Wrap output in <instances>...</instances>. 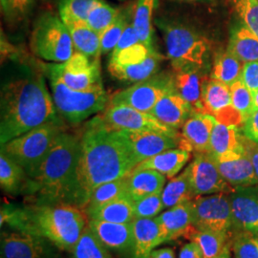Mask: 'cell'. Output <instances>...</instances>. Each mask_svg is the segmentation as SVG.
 <instances>
[{
    "mask_svg": "<svg viewBox=\"0 0 258 258\" xmlns=\"http://www.w3.org/2000/svg\"><path fill=\"white\" fill-rule=\"evenodd\" d=\"M137 165L121 131L110 127L102 116L94 117L81 136L75 205L84 210L99 185L128 175Z\"/></svg>",
    "mask_w": 258,
    "mask_h": 258,
    "instance_id": "obj_1",
    "label": "cell"
},
{
    "mask_svg": "<svg viewBox=\"0 0 258 258\" xmlns=\"http://www.w3.org/2000/svg\"><path fill=\"white\" fill-rule=\"evenodd\" d=\"M44 71L19 64L1 84V146L44 123L60 120L47 87Z\"/></svg>",
    "mask_w": 258,
    "mask_h": 258,
    "instance_id": "obj_2",
    "label": "cell"
},
{
    "mask_svg": "<svg viewBox=\"0 0 258 258\" xmlns=\"http://www.w3.org/2000/svg\"><path fill=\"white\" fill-rule=\"evenodd\" d=\"M84 210L71 204H3L0 226L40 236L60 250L71 251L88 226Z\"/></svg>",
    "mask_w": 258,
    "mask_h": 258,
    "instance_id": "obj_3",
    "label": "cell"
},
{
    "mask_svg": "<svg viewBox=\"0 0 258 258\" xmlns=\"http://www.w3.org/2000/svg\"><path fill=\"white\" fill-rule=\"evenodd\" d=\"M81 137L63 130L46 155L28 172L27 195L34 203L75 205ZM76 206V205H75Z\"/></svg>",
    "mask_w": 258,
    "mask_h": 258,
    "instance_id": "obj_4",
    "label": "cell"
},
{
    "mask_svg": "<svg viewBox=\"0 0 258 258\" xmlns=\"http://www.w3.org/2000/svg\"><path fill=\"white\" fill-rule=\"evenodd\" d=\"M154 22L163 35L167 56L176 73L202 71L210 54L207 37L177 20L159 18Z\"/></svg>",
    "mask_w": 258,
    "mask_h": 258,
    "instance_id": "obj_5",
    "label": "cell"
},
{
    "mask_svg": "<svg viewBox=\"0 0 258 258\" xmlns=\"http://www.w3.org/2000/svg\"><path fill=\"white\" fill-rule=\"evenodd\" d=\"M49 80L57 113L66 121L77 124L105 109L110 98L103 87L90 91H77L65 84L53 63L43 67Z\"/></svg>",
    "mask_w": 258,
    "mask_h": 258,
    "instance_id": "obj_6",
    "label": "cell"
},
{
    "mask_svg": "<svg viewBox=\"0 0 258 258\" xmlns=\"http://www.w3.org/2000/svg\"><path fill=\"white\" fill-rule=\"evenodd\" d=\"M31 49L37 57L52 63H63L75 53L68 28L52 13L40 15L34 23Z\"/></svg>",
    "mask_w": 258,
    "mask_h": 258,
    "instance_id": "obj_7",
    "label": "cell"
},
{
    "mask_svg": "<svg viewBox=\"0 0 258 258\" xmlns=\"http://www.w3.org/2000/svg\"><path fill=\"white\" fill-rule=\"evenodd\" d=\"M63 130L61 120L47 122L2 145L1 153L23 167L28 173L40 163Z\"/></svg>",
    "mask_w": 258,
    "mask_h": 258,
    "instance_id": "obj_8",
    "label": "cell"
},
{
    "mask_svg": "<svg viewBox=\"0 0 258 258\" xmlns=\"http://www.w3.org/2000/svg\"><path fill=\"white\" fill-rule=\"evenodd\" d=\"M175 88V80L170 74L157 73L145 81L134 83L126 89L115 93L109 105H127L149 113L166 93Z\"/></svg>",
    "mask_w": 258,
    "mask_h": 258,
    "instance_id": "obj_9",
    "label": "cell"
},
{
    "mask_svg": "<svg viewBox=\"0 0 258 258\" xmlns=\"http://www.w3.org/2000/svg\"><path fill=\"white\" fill-rule=\"evenodd\" d=\"M192 224L197 230L230 233L234 228L230 194L195 197L192 200Z\"/></svg>",
    "mask_w": 258,
    "mask_h": 258,
    "instance_id": "obj_10",
    "label": "cell"
},
{
    "mask_svg": "<svg viewBox=\"0 0 258 258\" xmlns=\"http://www.w3.org/2000/svg\"><path fill=\"white\" fill-rule=\"evenodd\" d=\"M61 81L71 89L90 91L103 87L99 57H90L80 52L63 63H53Z\"/></svg>",
    "mask_w": 258,
    "mask_h": 258,
    "instance_id": "obj_11",
    "label": "cell"
},
{
    "mask_svg": "<svg viewBox=\"0 0 258 258\" xmlns=\"http://www.w3.org/2000/svg\"><path fill=\"white\" fill-rule=\"evenodd\" d=\"M102 118L110 127L117 130L158 132L178 140L180 136L178 130L166 126L152 114L127 105H108Z\"/></svg>",
    "mask_w": 258,
    "mask_h": 258,
    "instance_id": "obj_12",
    "label": "cell"
},
{
    "mask_svg": "<svg viewBox=\"0 0 258 258\" xmlns=\"http://www.w3.org/2000/svg\"><path fill=\"white\" fill-rule=\"evenodd\" d=\"M57 249L37 235L14 230L1 232V258H59Z\"/></svg>",
    "mask_w": 258,
    "mask_h": 258,
    "instance_id": "obj_13",
    "label": "cell"
},
{
    "mask_svg": "<svg viewBox=\"0 0 258 258\" xmlns=\"http://www.w3.org/2000/svg\"><path fill=\"white\" fill-rule=\"evenodd\" d=\"M194 197L216 194H231L234 187L222 176L215 160L208 153H195L187 166Z\"/></svg>",
    "mask_w": 258,
    "mask_h": 258,
    "instance_id": "obj_14",
    "label": "cell"
},
{
    "mask_svg": "<svg viewBox=\"0 0 258 258\" xmlns=\"http://www.w3.org/2000/svg\"><path fill=\"white\" fill-rule=\"evenodd\" d=\"M203 113L226 125L240 126L244 123L241 113L232 105L231 86L212 78L204 89Z\"/></svg>",
    "mask_w": 258,
    "mask_h": 258,
    "instance_id": "obj_15",
    "label": "cell"
},
{
    "mask_svg": "<svg viewBox=\"0 0 258 258\" xmlns=\"http://www.w3.org/2000/svg\"><path fill=\"white\" fill-rule=\"evenodd\" d=\"M233 227L258 234V185L235 187L230 194Z\"/></svg>",
    "mask_w": 258,
    "mask_h": 258,
    "instance_id": "obj_16",
    "label": "cell"
},
{
    "mask_svg": "<svg viewBox=\"0 0 258 258\" xmlns=\"http://www.w3.org/2000/svg\"><path fill=\"white\" fill-rule=\"evenodd\" d=\"M215 121L209 114L194 113L182 127L178 148L194 153L209 152Z\"/></svg>",
    "mask_w": 258,
    "mask_h": 258,
    "instance_id": "obj_17",
    "label": "cell"
},
{
    "mask_svg": "<svg viewBox=\"0 0 258 258\" xmlns=\"http://www.w3.org/2000/svg\"><path fill=\"white\" fill-rule=\"evenodd\" d=\"M132 149L138 164L150 157L179 147L178 139L151 131L120 130Z\"/></svg>",
    "mask_w": 258,
    "mask_h": 258,
    "instance_id": "obj_18",
    "label": "cell"
},
{
    "mask_svg": "<svg viewBox=\"0 0 258 258\" xmlns=\"http://www.w3.org/2000/svg\"><path fill=\"white\" fill-rule=\"evenodd\" d=\"M88 228L106 249L116 252H131L133 231L131 223L88 220Z\"/></svg>",
    "mask_w": 258,
    "mask_h": 258,
    "instance_id": "obj_19",
    "label": "cell"
},
{
    "mask_svg": "<svg viewBox=\"0 0 258 258\" xmlns=\"http://www.w3.org/2000/svg\"><path fill=\"white\" fill-rule=\"evenodd\" d=\"M239 126L226 125L215 121L210 142V153L215 160L227 159L244 153L247 148L245 136L240 134Z\"/></svg>",
    "mask_w": 258,
    "mask_h": 258,
    "instance_id": "obj_20",
    "label": "cell"
},
{
    "mask_svg": "<svg viewBox=\"0 0 258 258\" xmlns=\"http://www.w3.org/2000/svg\"><path fill=\"white\" fill-rule=\"evenodd\" d=\"M149 113L166 126L178 130L183 127L184 122L194 112L175 87L166 93Z\"/></svg>",
    "mask_w": 258,
    "mask_h": 258,
    "instance_id": "obj_21",
    "label": "cell"
},
{
    "mask_svg": "<svg viewBox=\"0 0 258 258\" xmlns=\"http://www.w3.org/2000/svg\"><path fill=\"white\" fill-rule=\"evenodd\" d=\"M155 219L161 227L164 243L185 236L194 228L192 200L170 208Z\"/></svg>",
    "mask_w": 258,
    "mask_h": 258,
    "instance_id": "obj_22",
    "label": "cell"
},
{
    "mask_svg": "<svg viewBox=\"0 0 258 258\" xmlns=\"http://www.w3.org/2000/svg\"><path fill=\"white\" fill-rule=\"evenodd\" d=\"M133 242L132 258H149L157 246L164 243L162 230L155 218H137L131 223Z\"/></svg>",
    "mask_w": 258,
    "mask_h": 258,
    "instance_id": "obj_23",
    "label": "cell"
},
{
    "mask_svg": "<svg viewBox=\"0 0 258 258\" xmlns=\"http://www.w3.org/2000/svg\"><path fill=\"white\" fill-rule=\"evenodd\" d=\"M215 162L222 176L232 187L235 188L258 184L257 176L255 174L248 150L237 156L215 160Z\"/></svg>",
    "mask_w": 258,
    "mask_h": 258,
    "instance_id": "obj_24",
    "label": "cell"
},
{
    "mask_svg": "<svg viewBox=\"0 0 258 258\" xmlns=\"http://www.w3.org/2000/svg\"><path fill=\"white\" fill-rule=\"evenodd\" d=\"M189 159V151L182 148H172L141 162L133 170L151 169L168 179H172L183 169Z\"/></svg>",
    "mask_w": 258,
    "mask_h": 258,
    "instance_id": "obj_25",
    "label": "cell"
},
{
    "mask_svg": "<svg viewBox=\"0 0 258 258\" xmlns=\"http://www.w3.org/2000/svg\"><path fill=\"white\" fill-rule=\"evenodd\" d=\"M175 87L194 113H203L204 89L209 78L201 70L176 73Z\"/></svg>",
    "mask_w": 258,
    "mask_h": 258,
    "instance_id": "obj_26",
    "label": "cell"
},
{
    "mask_svg": "<svg viewBox=\"0 0 258 258\" xmlns=\"http://www.w3.org/2000/svg\"><path fill=\"white\" fill-rule=\"evenodd\" d=\"M166 179V176L155 170H133L126 179V194L137 202L149 195L163 192Z\"/></svg>",
    "mask_w": 258,
    "mask_h": 258,
    "instance_id": "obj_27",
    "label": "cell"
},
{
    "mask_svg": "<svg viewBox=\"0 0 258 258\" xmlns=\"http://www.w3.org/2000/svg\"><path fill=\"white\" fill-rule=\"evenodd\" d=\"M164 56L154 51L148 58L137 64L120 65L109 62L108 70L116 79L125 83H136L157 74Z\"/></svg>",
    "mask_w": 258,
    "mask_h": 258,
    "instance_id": "obj_28",
    "label": "cell"
},
{
    "mask_svg": "<svg viewBox=\"0 0 258 258\" xmlns=\"http://www.w3.org/2000/svg\"><path fill=\"white\" fill-rule=\"evenodd\" d=\"M73 40L75 50L90 57L101 56V35L95 32L86 22L63 21Z\"/></svg>",
    "mask_w": 258,
    "mask_h": 258,
    "instance_id": "obj_29",
    "label": "cell"
},
{
    "mask_svg": "<svg viewBox=\"0 0 258 258\" xmlns=\"http://www.w3.org/2000/svg\"><path fill=\"white\" fill-rule=\"evenodd\" d=\"M227 50L244 64L258 61V37L245 25L234 28Z\"/></svg>",
    "mask_w": 258,
    "mask_h": 258,
    "instance_id": "obj_30",
    "label": "cell"
},
{
    "mask_svg": "<svg viewBox=\"0 0 258 258\" xmlns=\"http://www.w3.org/2000/svg\"><path fill=\"white\" fill-rule=\"evenodd\" d=\"M158 3L159 0H137L134 6L133 26L138 34L140 42L149 49H154L153 16Z\"/></svg>",
    "mask_w": 258,
    "mask_h": 258,
    "instance_id": "obj_31",
    "label": "cell"
},
{
    "mask_svg": "<svg viewBox=\"0 0 258 258\" xmlns=\"http://www.w3.org/2000/svg\"><path fill=\"white\" fill-rule=\"evenodd\" d=\"M29 177L23 167L0 153V185L9 194H27Z\"/></svg>",
    "mask_w": 258,
    "mask_h": 258,
    "instance_id": "obj_32",
    "label": "cell"
},
{
    "mask_svg": "<svg viewBox=\"0 0 258 258\" xmlns=\"http://www.w3.org/2000/svg\"><path fill=\"white\" fill-rule=\"evenodd\" d=\"M88 218L112 223H132L136 219L134 201L127 194H123L93 212Z\"/></svg>",
    "mask_w": 258,
    "mask_h": 258,
    "instance_id": "obj_33",
    "label": "cell"
},
{
    "mask_svg": "<svg viewBox=\"0 0 258 258\" xmlns=\"http://www.w3.org/2000/svg\"><path fill=\"white\" fill-rule=\"evenodd\" d=\"M194 198L187 167L181 174L172 178L162 192L165 209H170L177 205L191 201Z\"/></svg>",
    "mask_w": 258,
    "mask_h": 258,
    "instance_id": "obj_34",
    "label": "cell"
},
{
    "mask_svg": "<svg viewBox=\"0 0 258 258\" xmlns=\"http://www.w3.org/2000/svg\"><path fill=\"white\" fill-rule=\"evenodd\" d=\"M199 246L204 258H214L229 243V233L213 231H201L192 228L185 235Z\"/></svg>",
    "mask_w": 258,
    "mask_h": 258,
    "instance_id": "obj_35",
    "label": "cell"
},
{
    "mask_svg": "<svg viewBox=\"0 0 258 258\" xmlns=\"http://www.w3.org/2000/svg\"><path fill=\"white\" fill-rule=\"evenodd\" d=\"M126 179L127 175L99 185L93 191L84 209L87 216L89 217L93 212L102 208L105 204L109 203L121 195L126 194Z\"/></svg>",
    "mask_w": 258,
    "mask_h": 258,
    "instance_id": "obj_36",
    "label": "cell"
},
{
    "mask_svg": "<svg viewBox=\"0 0 258 258\" xmlns=\"http://www.w3.org/2000/svg\"><path fill=\"white\" fill-rule=\"evenodd\" d=\"M243 67L244 63L227 50L215 56L211 78L231 86L242 79Z\"/></svg>",
    "mask_w": 258,
    "mask_h": 258,
    "instance_id": "obj_37",
    "label": "cell"
},
{
    "mask_svg": "<svg viewBox=\"0 0 258 258\" xmlns=\"http://www.w3.org/2000/svg\"><path fill=\"white\" fill-rule=\"evenodd\" d=\"M134 8L128 6L120 10L115 21L101 35V54L106 55L112 53L125 28L133 20Z\"/></svg>",
    "mask_w": 258,
    "mask_h": 258,
    "instance_id": "obj_38",
    "label": "cell"
},
{
    "mask_svg": "<svg viewBox=\"0 0 258 258\" xmlns=\"http://www.w3.org/2000/svg\"><path fill=\"white\" fill-rule=\"evenodd\" d=\"M108 250L97 239L87 226L71 250L70 258H112Z\"/></svg>",
    "mask_w": 258,
    "mask_h": 258,
    "instance_id": "obj_39",
    "label": "cell"
},
{
    "mask_svg": "<svg viewBox=\"0 0 258 258\" xmlns=\"http://www.w3.org/2000/svg\"><path fill=\"white\" fill-rule=\"evenodd\" d=\"M120 10L112 7L103 0H97L88 14L86 23L95 32L102 35L117 19Z\"/></svg>",
    "mask_w": 258,
    "mask_h": 258,
    "instance_id": "obj_40",
    "label": "cell"
},
{
    "mask_svg": "<svg viewBox=\"0 0 258 258\" xmlns=\"http://www.w3.org/2000/svg\"><path fill=\"white\" fill-rule=\"evenodd\" d=\"M97 0H59L58 13L63 21L86 22L88 14Z\"/></svg>",
    "mask_w": 258,
    "mask_h": 258,
    "instance_id": "obj_41",
    "label": "cell"
},
{
    "mask_svg": "<svg viewBox=\"0 0 258 258\" xmlns=\"http://www.w3.org/2000/svg\"><path fill=\"white\" fill-rule=\"evenodd\" d=\"M232 105L239 111L244 121L247 120L253 111L254 95L243 83L242 80L231 85Z\"/></svg>",
    "mask_w": 258,
    "mask_h": 258,
    "instance_id": "obj_42",
    "label": "cell"
},
{
    "mask_svg": "<svg viewBox=\"0 0 258 258\" xmlns=\"http://www.w3.org/2000/svg\"><path fill=\"white\" fill-rule=\"evenodd\" d=\"M257 234L239 231L231 241L234 258H258Z\"/></svg>",
    "mask_w": 258,
    "mask_h": 258,
    "instance_id": "obj_43",
    "label": "cell"
},
{
    "mask_svg": "<svg viewBox=\"0 0 258 258\" xmlns=\"http://www.w3.org/2000/svg\"><path fill=\"white\" fill-rule=\"evenodd\" d=\"M154 51L155 49H149L142 42H138L118 54L111 55L109 62L120 65L137 64L145 61Z\"/></svg>",
    "mask_w": 258,
    "mask_h": 258,
    "instance_id": "obj_44",
    "label": "cell"
},
{
    "mask_svg": "<svg viewBox=\"0 0 258 258\" xmlns=\"http://www.w3.org/2000/svg\"><path fill=\"white\" fill-rule=\"evenodd\" d=\"M34 7L35 0H8L5 9L2 10V12L11 25H17L30 18Z\"/></svg>",
    "mask_w": 258,
    "mask_h": 258,
    "instance_id": "obj_45",
    "label": "cell"
},
{
    "mask_svg": "<svg viewBox=\"0 0 258 258\" xmlns=\"http://www.w3.org/2000/svg\"><path fill=\"white\" fill-rule=\"evenodd\" d=\"M244 25L258 37V0H232Z\"/></svg>",
    "mask_w": 258,
    "mask_h": 258,
    "instance_id": "obj_46",
    "label": "cell"
},
{
    "mask_svg": "<svg viewBox=\"0 0 258 258\" xmlns=\"http://www.w3.org/2000/svg\"><path fill=\"white\" fill-rule=\"evenodd\" d=\"M134 207L136 219L155 218L165 209L162 200V192L149 195L137 202H134Z\"/></svg>",
    "mask_w": 258,
    "mask_h": 258,
    "instance_id": "obj_47",
    "label": "cell"
},
{
    "mask_svg": "<svg viewBox=\"0 0 258 258\" xmlns=\"http://www.w3.org/2000/svg\"><path fill=\"white\" fill-rule=\"evenodd\" d=\"M243 83L253 95L258 91V61L245 63L243 67L242 79Z\"/></svg>",
    "mask_w": 258,
    "mask_h": 258,
    "instance_id": "obj_48",
    "label": "cell"
},
{
    "mask_svg": "<svg viewBox=\"0 0 258 258\" xmlns=\"http://www.w3.org/2000/svg\"><path fill=\"white\" fill-rule=\"evenodd\" d=\"M140 42L139 39L138 34L135 30V28L133 26L132 21L128 24V26L125 28L123 34L121 35L120 40L118 41L117 45L115 47V49L113 50V52L111 53V55H115L118 54L120 51L128 48V47L132 46L136 43Z\"/></svg>",
    "mask_w": 258,
    "mask_h": 258,
    "instance_id": "obj_49",
    "label": "cell"
},
{
    "mask_svg": "<svg viewBox=\"0 0 258 258\" xmlns=\"http://www.w3.org/2000/svg\"><path fill=\"white\" fill-rule=\"evenodd\" d=\"M242 126L245 138L258 144V110L253 111Z\"/></svg>",
    "mask_w": 258,
    "mask_h": 258,
    "instance_id": "obj_50",
    "label": "cell"
},
{
    "mask_svg": "<svg viewBox=\"0 0 258 258\" xmlns=\"http://www.w3.org/2000/svg\"><path fill=\"white\" fill-rule=\"evenodd\" d=\"M178 258H204V256L199 246L190 241L182 247Z\"/></svg>",
    "mask_w": 258,
    "mask_h": 258,
    "instance_id": "obj_51",
    "label": "cell"
},
{
    "mask_svg": "<svg viewBox=\"0 0 258 258\" xmlns=\"http://www.w3.org/2000/svg\"><path fill=\"white\" fill-rule=\"evenodd\" d=\"M245 144H246V148H247V150H248L249 158L251 160L252 166H253V168H254L255 174H256L258 178V144L253 143V142L249 141L247 138L245 140Z\"/></svg>",
    "mask_w": 258,
    "mask_h": 258,
    "instance_id": "obj_52",
    "label": "cell"
},
{
    "mask_svg": "<svg viewBox=\"0 0 258 258\" xmlns=\"http://www.w3.org/2000/svg\"><path fill=\"white\" fill-rule=\"evenodd\" d=\"M149 258H175V253L171 248L153 249Z\"/></svg>",
    "mask_w": 258,
    "mask_h": 258,
    "instance_id": "obj_53",
    "label": "cell"
},
{
    "mask_svg": "<svg viewBox=\"0 0 258 258\" xmlns=\"http://www.w3.org/2000/svg\"><path fill=\"white\" fill-rule=\"evenodd\" d=\"M231 242L229 241V243L225 246V248L222 249L221 252L216 255L214 258H231Z\"/></svg>",
    "mask_w": 258,
    "mask_h": 258,
    "instance_id": "obj_54",
    "label": "cell"
},
{
    "mask_svg": "<svg viewBox=\"0 0 258 258\" xmlns=\"http://www.w3.org/2000/svg\"><path fill=\"white\" fill-rule=\"evenodd\" d=\"M256 110H258V91L254 94V100H253V111Z\"/></svg>",
    "mask_w": 258,
    "mask_h": 258,
    "instance_id": "obj_55",
    "label": "cell"
},
{
    "mask_svg": "<svg viewBox=\"0 0 258 258\" xmlns=\"http://www.w3.org/2000/svg\"><path fill=\"white\" fill-rule=\"evenodd\" d=\"M178 1H183V2H210L212 0H178Z\"/></svg>",
    "mask_w": 258,
    "mask_h": 258,
    "instance_id": "obj_56",
    "label": "cell"
},
{
    "mask_svg": "<svg viewBox=\"0 0 258 258\" xmlns=\"http://www.w3.org/2000/svg\"><path fill=\"white\" fill-rule=\"evenodd\" d=\"M7 1L8 0H0V2H1V10L5 9V7L7 5Z\"/></svg>",
    "mask_w": 258,
    "mask_h": 258,
    "instance_id": "obj_57",
    "label": "cell"
},
{
    "mask_svg": "<svg viewBox=\"0 0 258 258\" xmlns=\"http://www.w3.org/2000/svg\"><path fill=\"white\" fill-rule=\"evenodd\" d=\"M46 2H55V1H59V0H44Z\"/></svg>",
    "mask_w": 258,
    "mask_h": 258,
    "instance_id": "obj_58",
    "label": "cell"
},
{
    "mask_svg": "<svg viewBox=\"0 0 258 258\" xmlns=\"http://www.w3.org/2000/svg\"><path fill=\"white\" fill-rule=\"evenodd\" d=\"M120 1H125V0H120Z\"/></svg>",
    "mask_w": 258,
    "mask_h": 258,
    "instance_id": "obj_59",
    "label": "cell"
}]
</instances>
